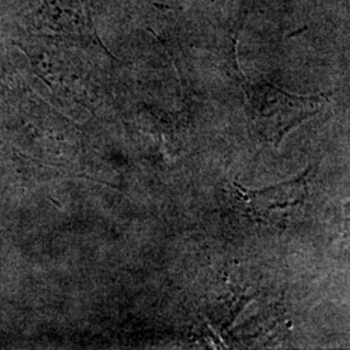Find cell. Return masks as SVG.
<instances>
[{
	"label": "cell",
	"instance_id": "obj_1",
	"mask_svg": "<svg viewBox=\"0 0 350 350\" xmlns=\"http://www.w3.org/2000/svg\"><path fill=\"white\" fill-rule=\"evenodd\" d=\"M29 33L69 38L104 47L92 21L88 0H42L27 17Z\"/></svg>",
	"mask_w": 350,
	"mask_h": 350
}]
</instances>
